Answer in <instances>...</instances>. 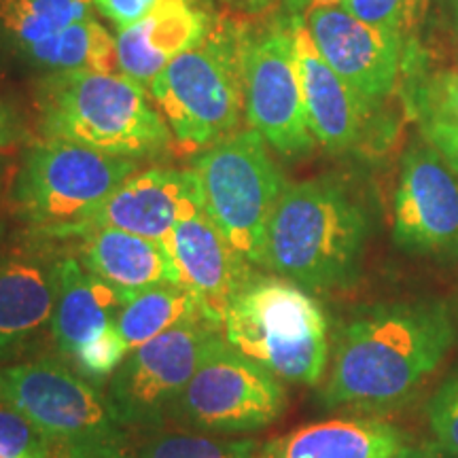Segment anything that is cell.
<instances>
[{
  "label": "cell",
  "instance_id": "cell-1",
  "mask_svg": "<svg viewBox=\"0 0 458 458\" xmlns=\"http://www.w3.org/2000/svg\"><path fill=\"white\" fill-rule=\"evenodd\" d=\"M454 340L450 308L439 300L369 308L337 334L320 403L359 414L399 408L439 369Z\"/></svg>",
  "mask_w": 458,
  "mask_h": 458
},
{
  "label": "cell",
  "instance_id": "cell-2",
  "mask_svg": "<svg viewBox=\"0 0 458 458\" xmlns=\"http://www.w3.org/2000/svg\"><path fill=\"white\" fill-rule=\"evenodd\" d=\"M368 236V213L340 181L293 182L267 223L263 267L303 289H344L357 278Z\"/></svg>",
  "mask_w": 458,
  "mask_h": 458
},
{
  "label": "cell",
  "instance_id": "cell-3",
  "mask_svg": "<svg viewBox=\"0 0 458 458\" xmlns=\"http://www.w3.org/2000/svg\"><path fill=\"white\" fill-rule=\"evenodd\" d=\"M37 108L43 139L139 162L172 145L147 89L122 72H51L38 85Z\"/></svg>",
  "mask_w": 458,
  "mask_h": 458
},
{
  "label": "cell",
  "instance_id": "cell-4",
  "mask_svg": "<svg viewBox=\"0 0 458 458\" xmlns=\"http://www.w3.org/2000/svg\"><path fill=\"white\" fill-rule=\"evenodd\" d=\"M221 334L278 380L314 386L327 371V312L289 278L255 274L229 303Z\"/></svg>",
  "mask_w": 458,
  "mask_h": 458
},
{
  "label": "cell",
  "instance_id": "cell-5",
  "mask_svg": "<svg viewBox=\"0 0 458 458\" xmlns=\"http://www.w3.org/2000/svg\"><path fill=\"white\" fill-rule=\"evenodd\" d=\"M240 41L242 34L210 28L148 85L176 147L199 153L238 131L244 113Z\"/></svg>",
  "mask_w": 458,
  "mask_h": 458
},
{
  "label": "cell",
  "instance_id": "cell-6",
  "mask_svg": "<svg viewBox=\"0 0 458 458\" xmlns=\"http://www.w3.org/2000/svg\"><path fill=\"white\" fill-rule=\"evenodd\" d=\"M136 170L139 159L41 139L24 153L11 185V202L21 221L43 236L72 238Z\"/></svg>",
  "mask_w": 458,
  "mask_h": 458
},
{
  "label": "cell",
  "instance_id": "cell-7",
  "mask_svg": "<svg viewBox=\"0 0 458 458\" xmlns=\"http://www.w3.org/2000/svg\"><path fill=\"white\" fill-rule=\"evenodd\" d=\"M253 128L236 131L199 151L191 162L198 198L229 244L263 267L270 216L286 182Z\"/></svg>",
  "mask_w": 458,
  "mask_h": 458
},
{
  "label": "cell",
  "instance_id": "cell-8",
  "mask_svg": "<svg viewBox=\"0 0 458 458\" xmlns=\"http://www.w3.org/2000/svg\"><path fill=\"white\" fill-rule=\"evenodd\" d=\"M0 403L64 450L122 448L125 427L98 386L55 359L0 368Z\"/></svg>",
  "mask_w": 458,
  "mask_h": 458
},
{
  "label": "cell",
  "instance_id": "cell-9",
  "mask_svg": "<svg viewBox=\"0 0 458 458\" xmlns=\"http://www.w3.org/2000/svg\"><path fill=\"white\" fill-rule=\"evenodd\" d=\"M284 408L283 380L233 351L221 335L170 416L199 433L238 435L270 427Z\"/></svg>",
  "mask_w": 458,
  "mask_h": 458
},
{
  "label": "cell",
  "instance_id": "cell-10",
  "mask_svg": "<svg viewBox=\"0 0 458 458\" xmlns=\"http://www.w3.org/2000/svg\"><path fill=\"white\" fill-rule=\"evenodd\" d=\"M223 334L206 318L182 320L131 351L108 382L106 397L122 425L157 427Z\"/></svg>",
  "mask_w": 458,
  "mask_h": 458
},
{
  "label": "cell",
  "instance_id": "cell-11",
  "mask_svg": "<svg viewBox=\"0 0 458 458\" xmlns=\"http://www.w3.org/2000/svg\"><path fill=\"white\" fill-rule=\"evenodd\" d=\"M246 122L284 157L314 147L293 54V30L274 26L240 41Z\"/></svg>",
  "mask_w": 458,
  "mask_h": 458
},
{
  "label": "cell",
  "instance_id": "cell-12",
  "mask_svg": "<svg viewBox=\"0 0 458 458\" xmlns=\"http://www.w3.org/2000/svg\"><path fill=\"white\" fill-rule=\"evenodd\" d=\"M55 280L49 329L57 352L79 376L102 385L128 357L114 334V320L134 295L113 289L74 257L57 259Z\"/></svg>",
  "mask_w": 458,
  "mask_h": 458
},
{
  "label": "cell",
  "instance_id": "cell-13",
  "mask_svg": "<svg viewBox=\"0 0 458 458\" xmlns=\"http://www.w3.org/2000/svg\"><path fill=\"white\" fill-rule=\"evenodd\" d=\"M393 238L408 253L458 259L456 172L428 142H414L401 162Z\"/></svg>",
  "mask_w": 458,
  "mask_h": 458
},
{
  "label": "cell",
  "instance_id": "cell-14",
  "mask_svg": "<svg viewBox=\"0 0 458 458\" xmlns=\"http://www.w3.org/2000/svg\"><path fill=\"white\" fill-rule=\"evenodd\" d=\"M303 24L323 60L371 105L397 89L410 43L357 20L335 0H310Z\"/></svg>",
  "mask_w": 458,
  "mask_h": 458
},
{
  "label": "cell",
  "instance_id": "cell-15",
  "mask_svg": "<svg viewBox=\"0 0 458 458\" xmlns=\"http://www.w3.org/2000/svg\"><path fill=\"white\" fill-rule=\"evenodd\" d=\"M164 244L179 270L181 284L198 297L206 317L221 329L229 303L257 272L206 215L198 189Z\"/></svg>",
  "mask_w": 458,
  "mask_h": 458
},
{
  "label": "cell",
  "instance_id": "cell-16",
  "mask_svg": "<svg viewBox=\"0 0 458 458\" xmlns=\"http://www.w3.org/2000/svg\"><path fill=\"white\" fill-rule=\"evenodd\" d=\"M291 30L303 108L314 140L331 153L351 151L363 140L374 105L323 60L303 20L295 17Z\"/></svg>",
  "mask_w": 458,
  "mask_h": 458
},
{
  "label": "cell",
  "instance_id": "cell-17",
  "mask_svg": "<svg viewBox=\"0 0 458 458\" xmlns=\"http://www.w3.org/2000/svg\"><path fill=\"white\" fill-rule=\"evenodd\" d=\"M193 191L196 181L189 170H136L114 189L72 238L91 229H119L165 242Z\"/></svg>",
  "mask_w": 458,
  "mask_h": 458
},
{
  "label": "cell",
  "instance_id": "cell-18",
  "mask_svg": "<svg viewBox=\"0 0 458 458\" xmlns=\"http://www.w3.org/2000/svg\"><path fill=\"white\" fill-rule=\"evenodd\" d=\"M210 17L196 0H159L156 9L117 34V71L142 85L210 32Z\"/></svg>",
  "mask_w": 458,
  "mask_h": 458
},
{
  "label": "cell",
  "instance_id": "cell-19",
  "mask_svg": "<svg viewBox=\"0 0 458 458\" xmlns=\"http://www.w3.org/2000/svg\"><path fill=\"white\" fill-rule=\"evenodd\" d=\"M55 266L57 259L37 253L0 259V360L24 352L51 325Z\"/></svg>",
  "mask_w": 458,
  "mask_h": 458
},
{
  "label": "cell",
  "instance_id": "cell-20",
  "mask_svg": "<svg viewBox=\"0 0 458 458\" xmlns=\"http://www.w3.org/2000/svg\"><path fill=\"white\" fill-rule=\"evenodd\" d=\"M405 444L403 431L382 418L335 416L278 435L253 458H386Z\"/></svg>",
  "mask_w": 458,
  "mask_h": 458
},
{
  "label": "cell",
  "instance_id": "cell-21",
  "mask_svg": "<svg viewBox=\"0 0 458 458\" xmlns=\"http://www.w3.org/2000/svg\"><path fill=\"white\" fill-rule=\"evenodd\" d=\"M79 238V261L85 270L125 295L159 284H181L179 270L164 242L119 229H91Z\"/></svg>",
  "mask_w": 458,
  "mask_h": 458
},
{
  "label": "cell",
  "instance_id": "cell-22",
  "mask_svg": "<svg viewBox=\"0 0 458 458\" xmlns=\"http://www.w3.org/2000/svg\"><path fill=\"white\" fill-rule=\"evenodd\" d=\"M193 318L208 320L198 297L182 284H159L123 303L114 320V334L125 354H130L174 325Z\"/></svg>",
  "mask_w": 458,
  "mask_h": 458
},
{
  "label": "cell",
  "instance_id": "cell-23",
  "mask_svg": "<svg viewBox=\"0 0 458 458\" xmlns=\"http://www.w3.org/2000/svg\"><path fill=\"white\" fill-rule=\"evenodd\" d=\"M20 55L30 64L54 72H114L117 37L96 17H88L55 37L21 49Z\"/></svg>",
  "mask_w": 458,
  "mask_h": 458
},
{
  "label": "cell",
  "instance_id": "cell-24",
  "mask_svg": "<svg viewBox=\"0 0 458 458\" xmlns=\"http://www.w3.org/2000/svg\"><path fill=\"white\" fill-rule=\"evenodd\" d=\"M94 0H0V30L17 54L88 20Z\"/></svg>",
  "mask_w": 458,
  "mask_h": 458
},
{
  "label": "cell",
  "instance_id": "cell-25",
  "mask_svg": "<svg viewBox=\"0 0 458 458\" xmlns=\"http://www.w3.org/2000/svg\"><path fill=\"white\" fill-rule=\"evenodd\" d=\"M257 439H225L199 431H159L142 439L134 458H253Z\"/></svg>",
  "mask_w": 458,
  "mask_h": 458
},
{
  "label": "cell",
  "instance_id": "cell-26",
  "mask_svg": "<svg viewBox=\"0 0 458 458\" xmlns=\"http://www.w3.org/2000/svg\"><path fill=\"white\" fill-rule=\"evenodd\" d=\"M335 3L365 24L411 43V34L420 26L428 0H335Z\"/></svg>",
  "mask_w": 458,
  "mask_h": 458
},
{
  "label": "cell",
  "instance_id": "cell-27",
  "mask_svg": "<svg viewBox=\"0 0 458 458\" xmlns=\"http://www.w3.org/2000/svg\"><path fill=\"white\" fill-rule=\"evenodd\" d=\"M408 106L427 122L458 123V72L439 71L410 81Z\"/></svg>",
  "mask_w": 458,
  "mask_h": 458
},
{
  "label": "cell",
  "instance_id": "cell-28",
  "mask_svg": "<svg viewBox=\"0 0 458 458\" xmlns=\"http://www.w3.org/2000/svg\"><path fill=\"white\" fill-rule=\"evenodd\" d=\"M427 420L435 445L450 458H458V368L433 393Z\"/></svg>",
  "mask_w": 458,
  "mask_h": 458
},
{
  "label": "cell",
  "instance_id": "cell-29",
  "mask_svg": "<svg viewBox=\"0 0 458 458\" xmlns=\"http://www.w3.org/2000/svg\"><path fill=\"white\" fill-rule=\"evenodd\" d=\"M49 445L24 416L0 403V458H49Z\"/></svg>",
  "mask_w": 458,
  "mask_h": 458
},
{
  "label": "cell",
  "instance_id": "cell-30",
  "mask_svg": "<svg viewBox=\"0 0 458 458\" xmlns=\"http://www.w3.org/2000/svg\"><path fill=\"white\" fill-rule=\"evenodd\" d=\"M159 0H94V7L117 26V30L134 26L156 9Z\"/></svg>",
  "mask_w": 458,
  "mask_h": 458
},
{
  "label": "cell",
  "instance_id": "cell-31",
  "mask_svg": "<svg viewBox=\"0 0 458 458\" xmlns=\"http://www.w3.org/2000/svg\"><path fill=\"white\" fill-rule=\"evenodd\" d=\"M422 134L444 162L458 174V123L427 122L422 123Z\"/></svg>",
  "mask_w": 458,
  "mask_h": 458
},
{
  "label": "cell",
  "instance_id": "cell-32",
  "mask_svg": "<svg viewBox=\"0 0 458 458\" xmlns=\"http://www.w3.org/2000/svg\"><path fill=\"white\" fill-rule=\"evenodd\" d=\"M21 139V125L13 108L7 102L0 100V153L17 145Z\"/></svg>",
  "mask_w": 458,
  "mask_h": 458
},
{
  "label": "cell",
  "instance_id": "cell-33",
  "mask_svg": "<svg viewBox=\"0 0 458 458\" xmlns=\"http://www.w3.org/2000/svg\"><path fill=\"white\" fill-rule=\"evenodd\" d=\"M386 458H450L448 454H444L437 445H411L405 444L401 445L397 452H393L391 456Z\"/></svg>",
  "mask_w": 458,
  "mask_h": 458
},
{
  "label": "cell",
  "instance_id": "cell-34",
  "mask_svg": "<svg viewBox=\"0 0 458 458\" xmlns=\"http://www.w3.org/2000/svg\"><path fill=\"white\" fill-rule=\"evenodd\" d=\"M64 458H123L119 448H83L64 450Z\"/></svg>",
  "mask_w": 458,
  "mask_h": 458
},
{
  "label": "cell",
  "instance_id": "cell-35",
  "mask_svg": "<svg viewBox=\"0 0 458 458\" xmlns=\"http://www.w3.org/2000/svg\"><path fill=\"white\" fill-rule=\"evenodd\" d=\"M4 179H7V157L4 153H0V191H3Z\"/></svg>",
  "mask_w": 458,
  "mask_h": 458
},
{
  "label": "cell",
  "instance_id": "cell-36",
  "mask_svg": "<svg viewBox=\"0 0 458 458\" xmlns=\"http://www.w3.org/2000/svg\"><path fill=\"white\" fill-rule=\"evenodd\" d=\"M452 4V15H454V24L458 28V0H450Z\"/></svg>",
  "mask_w": 458,
  "mask_h": 458
},
{
  "label": "cell",
  "instance_id": "cell-37",
  "mask_svg": "<svg viewBox=\"0 0 458 458\" xmlns=\"http://www.w3.org/2000/svg\"><path fill=\"white\" fill-rule=\"evenodd\" d=\"M456 49H458V47H456ZM456 54H458V51H456Z\"/></svg>",
  "mask_w": 458,
  "mask_h": 458
}]
</instances>
